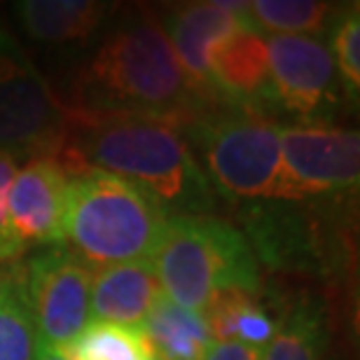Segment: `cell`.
<instances>
[{
	"label": "cell",
	"instance_id": "5bb4252c",
	"mask_svg": "<svg viewBox=\"0 0 360 360\" xmlns=\"http://www.w3.org/2000/svg\"><path fill=\"white\" fill-rule=\"evenodd\" d=\"M162 295L150 260L101 267L91 274V321L141 330Z\"/></svg>",
	"mask_w": 360,
	"mask_h": 360
},
{
	"label": "cell",
	"instance_id": "277c9868",
	"mask_svg": "<svg viewBox=\"0 0 360 360\" xmlns=\"http://www.w3.org/2000/svg\"><path fill=\"white\" fill-rule=\"evenodd\" d=\"M150 262L164 297L192 311H204L220 290H260V262L246 234L215 215H169Z\"/></svg>",
	"mask_w": 360,
	"mask_h": 360
},
{
	"label": "cell",
	"instance_id": "603a6c76",
	"mask_svg": "<svg viewBox=\"0 0 360 360\" xmlns=\"http://www.w3.org/2000/svg\"><path fill=\"white\" fill-rule=\"evenodd\" d=\"M17 171H19V155L0 150V267H10L26 250L10 225V208H7L10 187Z\"/></svg>",
	"mask_w": 360,
	"mask_h": 360
},
{
	"label": "cell",
	"instance_id": "52a82bcc",
	"mask_svg": "<svg viewBox=\"0 0 360 360\" xmlns=\"http://www.w3.org/2000/svg\"><path fill=\"white\" fill-rule=\"evenodd\" d=\"M281 201L337 197L358 190L360 139L356 129L326 122L278 124Z\"/></svg>",
	"mask_w": 360,
	"mask_h": 360
},
{
	"label": "cell",
	"instance_id": "8fae6325",
	"mask_svg": "<svg viewBox=\"0 0 360 360\" xmlns=\"http://www.w3.org/2000/svg\"><path fill=\"white\" fill-rule=\"evenodd\" d=\"M246 21V3H192L169 14L164 31L199 101L213 96L208 75L211 52Z\"/></svg>",
	"mask_w": 360,
	"mask_h": 360
},
{
	"label": "cell",
	"instance_id": "5b68a950",
	"mask_svg": "<svg viewBox=\"0 0 360 360\" xmlns=\"http://www.w3.org/2000/svg\"><path fill=\"white\" fill-rule=\"evenodd\" d=\"M192 136L213 192L248 204L281 201L278 124L250 112L220 115L197 120Z\"/></svg>",
	"mask_w": 360,
	"mask_h": 360
},
{
	"label": "cell",
	"instance_id": "cb8c5ba5",
	"mask_svg": "<svg viewBox=\"0 0 360 360\" xmlns=\"http://www.w3.org/2000/svg\"><path fill=\"white\" fill-rule=\"evenodd\" d=\"M204 360H262V349L239 342H215Z\"/></svg>",
	"mask_w": 360,
	"mask_h": 360
},
{
	"label": "cell",
	"instance_id": "44dd1931",
	"mask_svg": "<svg viewBox=\"0 0 360 360\" xmlns=\"http://www.w3.org/2000/svg\"><path fill=\"white\" fill-rule=\"evenodd\" d=\"M70 360H150L153 349L143 330L91 321L66 349Z\"/></svg>",
	"mask_w": 360,
	"mask_h": 360
},
{
	"label": "cell",
	"instance_id": "30bf717a",
	"mask_svg": "<svg viewBox=\"0 0 360 360\" xmlns=\"http://www.w3.org/2000/svg\"><path fill=\"white\" fill-rule=\"evenodd\" d=\"M68 171L54 155H31L10 187V225L21 246H56L66 234Z\"/></svg>",
	"mask_w": 360,
	"mask_h": 360
},
{
	"label": "cell",
	"instance_id": "7a4b0ae2",
	"mask_svg": "<svg viewBox=\"0 0 360 360\" xmlns=\"http://www.w3.org/2000/svg\"><path fill=\"white\" fill-rule=\"evenodd\" d=\"M66 171L94 167L143 187L169 215H213L215 192L171 120L82 117L68 141Z\"/></svg>",
	"mask_w": 360,
	"mask_h": 360
},
{
	"label": "cell",
	"instance_id": "484cf974",
	"mask_svg": "<svg viewBox=\"0 0 360 360\" xmlns=\"http://www.w3.org/2000/svg\"><path fill=\"white\" fill-rule=\"evenodd\" d=\"M150 360H162V358H160V356H155V354H153V356H150Z\"/></svg>",
	"mask_w": 360,
	"mask_h": 360
},
{
	"label": "cell",
	"instance_id": "d6986e66",
	"mask_svg": "<svg viewBox=\"0 0 360 360\" xmlns=\"http://www.w3.org/2000/svg\"><path fill=\"white\" fill-rule=\"evenodd\" d=\"M344 10L321 0H255L246 3V17L257 31L269 35H304L319 38L335 26Z\"/></svg>",
	"mask_w": 360,
	"mask_h": 360
},
{
	"label": "cell",
	"instance_id": "8992f818",
	"mask_svg": "<svg viewBox=\"0 0 360 360\" xmlns=\"http://www.w3.org/2000/svg\"><path fill=\"white\" fill-rule=\"evenodd\" d=\"M68 131V115L14 35L0 28V150L52 155Z\"/></svg>",
	"mask_w": 360,
	"mask_h": 360
},
{
	"label": "cell",
	"instance_id": "3957f363",
	"mask_svg": "<svg viewBox=\"0 0 360 360\" xmlns=\"http://www.w3.org/2000/svg\"><path fill=\"white\" fill-rule=\"evenodd\" d=\"M169 213L131 180L82 167L68 174L63 243L91 267L150 260Z\"/></svg>",
	"mask_w": 360,
	"mask_h": 360
},
{
	"label": "cell",
	"instance_id": "ffe728a7",
	"mask_svg": "<svg viewBox=\"0 0 360 360\" xmlns=\"http://www.w3.org/2000/svg\"><path fill=\"white\" fill-rule=\"evenodd\" d=\"M35 337L21 264L0 271V360H35Z\"/></svg>",
	"mask_w": 360,
	"mask_h": 360
},
{
	"label": "cell",
	"instance_id": "e0dca14e",
	"mask_svg": "<svg viewBox=\"0 0 360 360\" xmlns=\"http://www.w3.org/2000/svg\"><path fill=\"white\" fill-rule=\"evenodd\" d=\"M201 316L213 337V344L239 342L264 349L278 326V321L257 302L255 292L239 290V288L215 292Z\"/></svg>",
	"mask_w": 360,
	"mask_h": 360
},
{
	"label": "cell",
	"instance_id": "7c38bea8",
	"mask_svg": "<svg viewBox=\"0 0 360 360\" xmlns=\"http://www.w3.org/2000/svg\"><path fill=\"white\" fill-rule=\"evenodd\" d=\"M260 201L248 208V243L255 257L283 269H319L326 260L314 220L292 201Z\"/></svg>",
	"mask_w": 360,
	"mask_h": 360
},
{
	"label": "cell",
	"instance_id": "7402d4cb",
	"mask_svg": "<svg viewBox=\"0 0 360 360\" xmlns=\"http://www.w3.org/2000/svg\"><path fill=\"white\" fill-rule=\"evenodd\" d=\"M333 61L337 70V80H342L344 91L351 98H358L360 91V12L358 3L347 7L340 19L335 21L333 35Z\"/></svg>",
	"mask_w": 360,
	"mask_h": 360
},
{
	"label": "cell",
	"instance_id": "ac0fdd59",
	"mask_svg": "<svg viewBox=\"0 0 360 360\" xmlns=\"http://www.w3.org/2000/svg\"><path fill=\"white\" fill-rule=\"evenodd\" d=\"M328 342V309L319 297L304 295L281 316L276 333L262 349V360H326Z\"/></svg>",
	"mask_w": 360,
	"mask_h": 360
},
{
	"label": "cell",
	"instance_id": "ba28073f",
	"mask_svg": "<svg viewBox=\"0 0 360 360\" xmlns=\"http://www.w3.org/2000/svg\"><path fill=\"white\" fill-rule=\"evenodd\" d=\"M21 276L38 344L68 349L91 323V267L56 243L35 250Z\"/></svg>",
	"mask_w": 360,
	"mask_h": 360
},
{
	"label": "cell",
	"instance_id": "9c48e42d",
	"mask_svg": "<svg viewBox=\"0 0 360 360\" xmlns=\"http://www.w3.org/2000/svg\"><path fill=\"white\" fill-rule=\"evenodd\" d=\"M271 101L302 122L326 117L337 105V70L321 38L264 35Z\"/></svg>",
	"mask_w": 360,
	"mask_h": 360
},
{
	"label": "cell",
	"instance_id": "4fadbf2b",
	"mask_svg": "<svg viewBox=\"0 0 360 360\" xmlns=\"http://www.w3.org/2000/svg\"><path fill=\"white\" fill-rule=\"evenodd\" d=\"M213 96H222L236 105H255L271 101L269 56L264 33L246 21L227 35L208 59Z\"/></svg>",
	"mask_w": 360,
	"mask_h": 360
},
{
	"label": "cell",
	"instance_id": "2e32d148",
	"mask_svg": "<svg viewBox=\"0 0 360 360\" xmlns=\"http://www.w3.org/2000/svg\"><path fill=\"white\" fill-rule=\"evenodd\" d=\"M141 330L153 354L162 360H204L213 347L201 311L180 307L164 295L150 309Z\"/></svg>",
	"mask_w": 360,
	"mask_h": 360
},
{
	"label": "cell",
	"instance_id": "9a60e30c",
	"mask_svg": "<svg viewBox=\"0 0 360 360\" xmlns=\"http://www.w3.org/2000/svg\"><path fill=\"white\" fill-rule=\"evenodd\" d=\"M112 10V3L101 0H19L12 7L28 38L52 47L87 45L101 38Z\"/></svg>",
	"mask_w": 360,
	"mask_h": 360
},
{
	"label": "cell",
	"instance_id": "6da1fadb",
	"mask_svg": "<svg viewBox=\"0 0 360 360\" xmlns=\"http://www.w3.org/2000/svg\"><path fill=\"white\" fill-rule=\"evenodd\" d=\"M82 117L183 120L201 103L160 21L141 14L105 31L73 84Z\"/></svg>",
	"mask_w": 360,
	"mask_h": 360
},
{
	"label": "cell",
	"instance_id": "d4e9b609",
	"mask_svg": "<svg viewBox=\"0 0 360 360\" xmlns=\"http://www.w3.org/2000/svg\"><path fill=\"white\" fill-rule=\"evenodd\" d=\"M35 360H70V356H68L66 349L38 344V347H35Z\"/></svg>",
	"mask_w": 360,
	"mask_h": 360
}]
</instances>
